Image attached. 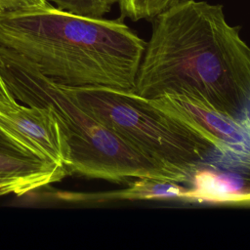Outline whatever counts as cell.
<instances>
[{
	"instance_id": "cell-1",
	"label": "cell",
	"mask_w": 250,
	"mask_h": 250,
	"mask_svg": "<svg viewBox=\"0 0 250 250\" xmlns=\"http://www.w3.org/2000/svg\"><path fill=\"white\" fill-rule=\"evenodd\" d=\"M134 92L185 95L240 120L250 103V47L222 5L183 0L153 19Z\"/></svg>"
},
{
	"instance_id": "cell-2",
	"label": "cell",
	"mask_w": 250,
	"mask_h": 250,
	"mask_svg": "<svg viewBox=\"0 0 250 250\" xmlns=\"http://www.w3.org/2000/svg\"><path fill=\"white\" fill-rule=\"evenodd\" d=\"M146 43L122 17L89 18L52 5L0 14V46L62 86L134 91Z\"/></svg>"
},
{
	"instance_id": "cell-3",
	"label": "cell",
	"mask_w": 250,
	"mask_h": 250,
	"mask_svg": "<svg viewBox=\"0 0 250 250\" xmlns=\"http://www.w3.org/2000/svg\"><path fill=\"white\" fill-rule=\"evenodd\" d=\"M0 75L17 101L49 107L55 113L68 146L70 174L116 184L129 179L178 180L96 120L32 63L1 46Z\"/></svg>"
},
{
	"instance_id": "cell-4",
	"label": "cell",
	"mask_w": 250,
	"mask_h": 250,
	"mask_svg": "<svg viewBox=\"0 0 250 250\" xmlns=\"http://www.w3.org/2000/svg\"><path fill=\"white\" fill-rule=\"evenodd\" d=\"M60 86L96 120L185 183L215 149L196 130L134 91Z\"/></svg>"
},
{
	"instance_id": "cell-5",
	"label": "cell",
	"mask_w": 250,
	"mask_h": 250,
	"mask_svg": "<svg viewBox=\"0 0 250 250\" xmlns=\"http://www.w3.org/2000/svg\"><path fill=\"white\" fill-rule=\"evenodd\" d=\"M150 101L200 133L221 154L250 165V133L240 120L185 95H164Z\"/></svg>"
},
{
	"instance_id": "cell-6",
	"label": "cell",
	"mask_w": 250,
	"mask_h": 250,
	"mask_svg": "<svg viewBox=\"0 0 250 250\" xmlns=\"http://www.w3.org/2000/svg\"><path fill=\"white\" fill-rule=\"evenodd\" d=\"M0 126L29 144L49 160L68 170V146L58 118L49 107L21 104L18 102L0 103Z\"/></svg>"
},
{
	"instance_id": "cell-7",
	"label": "cell",
	"mask_w": 250,
	"mask_h": 250,
	"mask_svg": "<svg viewBox=\"0 0 250 250\" xmlns=\"http://www.w3.org/2000/svg\"><path fill=\"white\" fill-rule=\"evenodd\" d=\"M68 170L0 126V178L29 180L43 187L62 181Z\"/></svg>"
},
{
	"instance_id": "cell-8",
	"label": "cell",
	"mask_w": 250,
	"mask_h": 250,
	"mask_svg": "<svg viewBox=\"0 0 250 250\" xmlns=\"http://www.w3.org/2000/svg\"><path fill=\"white\" fill-rule=\"evenodd\" d=\"M188 188L180 183L159 179H137L123 189L92 195L99 200H147V199H185Z\"/></svg>"
},
{
	"instance_id": "cell-9",
	"label": "cell",
	"mask_w": 250,
	"mask_h": 250,
	"mask_svg": "<svg viewBox=\"0 0 250 250\" xmlns=\"http://www.w3.org/2000/svg\"><path fill=\"white\" fill-rule=\"evenodd\" d=\"M183 0H118L122 18L133 21L153 20L156 16Z\"/></svg>"
},
{
	"instance_id": "cell-10",
	"label": "cell",
	"mask_w": 250,
	"mask_h": 250,
	"mask_svg": "<svg viewBox=\"0 0 250 250\" xmlns=\"http://www.w3.org/2000/svg\"><path fill=\"white\" fill-rule=\"evenodd\" d=\"M58 9L89 18H103L118 0H46Z\"/></svg>"
},
{
	"instance_id": "cell-11",
	"label": "cell",
	"mask_w": 250,
	"mask_h": 250,
	"mask_svg": "<svg viewBox=\"0 0 250 250\" xmlns=\"http://www.w3.org/2000/svg\"><path fill=\"white\" fill-rule=\"evenodd\" d=\"M40 188H43V186L35 181L0 178V196L7 194L21 196Z\"/></svg>"
},
{
	"instance_id": "cell-12",
	"label": "cell",
	"mask_w": 250,
	"mask_h": 250,
	"mask_svg": "<svg viewBox=\"0 0 250 250\" xmlns=\"http://www.w3.org/2000/svg\"><path fill=\"white\" fill-rule=\"evenodd\" d=\"M50 5L46 0H0V14L46 8Z\"/></svg>"
},
{
	"instance_id": "cell-13",
	"label": "cell",
	"mask_w": 250,
	"mask_h": 250,
	"mask_svg": "<svg viewBox=\"0 0 250 250\" xmlns=\"http://www.w3.org/2000/svg\"><path fill=\"white\" fill-rule=\"evenodd\" d=\"M17 102V100L14 98V96L11 94L7 86L5 85L1 75H0V103L3 104H13Z\"/></svg>"
},
{
	"instance_id": "cell-14",
	"label": "cell",
	"mask_w": 250,
	"mask_h": 250,
	"mask_svg": "<svg viewBox=\"0 0 250 250\" xmlns=\"http://www.w3.org/2000/svg\"><path fill=\"white\" fill-rule=\"evenodd\" d=\"M240 121L246 127L248 132L250 133V103H249L248 106L246 107L245 111L243 112V114H242V116L240 118Z\"/></svg>"
}]
</instances>
